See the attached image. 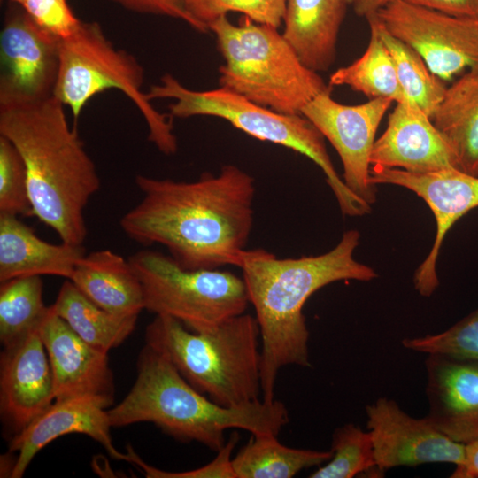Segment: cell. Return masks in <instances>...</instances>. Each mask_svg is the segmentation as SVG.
Returning a JSON list of instances; mask_svg holds the SVG:
<instances>
[{
  "mask_svg": "<svg viewBox=\"0 0 478 478\" xmlns=\"http://www.w3.org/2000/svg\"><path fill=\"white\" fill-rule=\"evenodd\" d=\"M393 0H355V12L361 17L367 18L370 15L376 13L381 8Z\"/></svg>",
  "mask_w": 478,
  "mask_h": 478,
  "instance_id": "74e56055",
  "label": "cell"
},
{
  "mask_svg": "<svg viewBox=\"0 0 478 478\" xmlns=\"http://www.w3.org/2000/svg\"><path fill=\"white\" fill-rule=\"evenodd\" d=\"M10 3L0 33V106L53 96L59 66L60 40Z\"/></svg>",
  "mask_w": 478,
  "mask_h": 478,
  "instance_id": "8fae6325",
  "label": "cell"
},
{
  "mask_svg": "<svg viewBox=\"0 0 478 478\" xmlns=\"http://www.w3.org/2000/svg\"><path fill=\"white\" fill-rule=\"evenodd\" d=\"M367 429L371 435L380 473L399 466L464 460L465 444L437 429L427 417L414 418L397 402L380 397L366 405Z\"/></svg>",
  "mask_w": 478,
  "mask_h": 478,
  "instance_id": "4fadbf2b",
  "label": "cell"
},
{
  "mask_svg": "<svg viewBox=\"0 0 478 478\" xmlns=\"http://www.w3.org/2000/svg\"><path fill=\"white\" fill-rule=\"evenodd\" d=\"M99 307L120 316H138L144 309L142 283L130 265L111 250L85 254L69 279Z\"/></svg>",
  "mask_w": 478,
  "mask_h": 478,
  "instance_id": "7402d4cb",
  "label": "cell"
},
{
  "mask_svg": "<svg viewBox=\"0 0 478 478\" xmlns=\"http://www.w3.org/2000/svg\"><path fill=\"white\" fill-rule=\"evenodd\" d=\"M128 261L143 290L144 309L172 317L194 332H206L243 314L250 304L243 277L216 269L187 270L169 255L136 251Z\"/></svg>",
  "mask_w": 478,
  "mask_h": 478,
  "instance_id": "9c48e42d",
  "label": "cell"
},
{
  "mask_svg": "<svg viewBox=\"0 0 478 478\" xmlns=\"http://www.w3.org/2000/svg\"><path fill=\"white\" fill-rule=\"evenodd\" d=\"M330 451L331 459L311 478H352L371 469L378 470L371 435L355 424H344L334 431Z\"/></svg>",
  "mask_w": 478,
  "mask_h": 478,
  "instance_id": "f1b7e54d",
  "label": "cell"
},
{
  "mask_svg": "<svg viewBox=\"0 0 478 478\" xmlns=\"http://www.w3.org/2000/svg\"><path fill=\"white\" fill-rule=\"evenodd\" d=\"M260 330L256 317L243 313L206 332L156 315L145 329V343L164 355L197 390L223 406L259 400Z\"/></svg>",
  "mask_w": 478,
  "mask_h": 478,
  "instance_id": "5b68a950",
  "label": "cell"
},
{
  "mask_svg": "<svg viewBox=\"0 0 478 478\" xmlns=\"http://www.w3.org/2000/svg\"><path fill=\"white\" fill-rule=\"evenodd\" d=\"M346 4L342 0H286L283 36L315 72L334 63Z\"/></svg>",
  "mask_w": 478,
  "mask_h": 478,
  "instance_id": "44dd1931",
  "label": "cell"
},
{
  "mask_svg": "<svg viewBox=\"0 0 478 478\" xmlns=\"http://www.w3.org/2000/svg\"><path fill=\"white\" fill-rule=\"evenodd\" d=\"M190 15L208 25L227 12H241L252 21L276 28L283 23L286 0H184Z\"/></svg>",
  "mask_w": 478,
  "mask_h": 478,
  "instance_id": "f546056e",
  "label": "cell"
},
{
  "mask_svg": "<svg viewBox=\"0 0 478 478\" xmlns=\"http://www.w3.org/2000/svg\"><path fill=\"white\" fill-rule=\"evenodd\" d=\"M144 69L130 52L116 48L96 21H81L59 41L58 74L53 96L77 119L87 103L108 89L123 93L142 114L148 139L165 155L177 151L171 120L143 91Z\"/></svg>",
  "mask_w": 478,
  "mask_h": 478,
  "instance_id": "ba28073f",
  "label": "cell"
},
{
  "mask_svg": "<svg viewBox=\"0 0 478 478\" xmlns=\"http://www.w3.org/2000/svg\"><path fill=\"white\" fill-rule=\"evenodd\" d=\"M370 164L414 173L458 169L451 149L431 118L408 97L397 103L389 114L386 129L374 143Z\"/></svg>",
  "mask_w": 478,
  "mask_h": 478,
  "instance_id": "ac0fdd59",
  "label": "cell"
},
{
  "mask_svg": "<svg viewBox=\"0 0 478 478\" xmlns=\"http://www.w3.org/2000/svg\"><path fill=\"white\" fill-rule=\"evenodd\" d=\"M39 333L51 366L55 401L92 396L112 403L114 383L108 352L81 339L51 306Z\"/></svg>",
  "mask_w": 478,
  "mask_h": 478,
  "instance_id": "2e32d148",
  "label": "cell"
},
{
  "mask_svg": "<svg viewBox=\"0 0 478 478\" xmlns=\"http://www.w3.org/2000/svg\"><path fill=\"white\" fill-rule=\"evenodd\" d=\"M105 398L81 396L56 400L9 443L10 452L18 451L12 478L23 476L35 456L50 442L68 434H84L99 443L116 460L127 461V453L118 451L111 436Z\"/></svg>",
  "mask_w": 478,
  "mask_h": 478,
  "instance_id": "e0dca14e",
  "label": "cell"
},
{
  "mask_svg": "<svg viewBox=\"0 0 478 478\" xmlns=\"http://www.w3.org/2000/svg\"><path fill=\"white\" fill-rule=\"evenodd\" d=\"M7 1L12 2V3H18V2L20 1V0H7Z\"/></svg>",
  "mask_w": 478,
  "mask_h": 478,
  "instance_id": "ab89813d",
  "label": "cell"
},
{
  "mask_svg": "<svg viewBox=\"0 0 478 478\" xmlns=\"http://www.w3.org/2000/svg\"><path fill=\"white\" fill-rule=\"evenodd\" d=\"M359 236L357 230H348L331 251L317 256L278 258L263 249L243 252L238 267L260 330L263 401L274 400L276 377L282 367L311 366L309 330L303 313L307 299L335 281L377 277L372 267L353 257Z\"/></svg>",
  "mask_w": 478,
  "mask_h": 478,
  "instance_id": "7a4b0ae2",
  "label": "cell"
},
{
  "mask_svg": "<svg viewBox=\"0 0 478 478\" xmlns=\"http://www.w3.org/2000/svg\"><path fill=\"white\" fill-rule=\"evenodd\" d=\"M225 63L219 84L285 114H301L315 96L331 87L307 67L278 28L247 17L235 25L227 15L208 25Z\"/></svg>",
  "mask_w": 478,
  "mask_h": 478,
  "instance_id": "8992f818",
  "label": "cell"
},
{
  "mask_svg": "<svg viewBox=\"0 0 478 478\" xmlns=\"http://www.w3.org/2000/svg\"><path fill=\"white\" fill-rule=\"evenodd\" d=\"M274 435H252L232 459L236 478H291L309 467L328 462L331 451L296 449L281 443Z\"/></svg>",
  "mask_w": 478,
  "mask_h": 478,
  "instance_id": "d4e9b609",
  "label": "cell"
},
{
  "mask_svg": "<svg viewBox=\"0 0 478 478\" xmlns=\"http://www.w3.org/2000/svg\"><path fill=\"white\" fill-rule=\"evenodd\" d=\"M0 135L24 160L34 216L62 242L82 245L88 233L84 210L100 178L65 106L54 96L1 105Z\"/></svg>",
  "mask_w": 478,
  "mask_h": 478,
  "instance_id": "3957f363",
  "label": "cell"
},
{
  "mask_svg": "<svg viewBox=\"0 0 478 478\" xmlns=\"http://www.w3.org/2000/svg\"><path fill=\"white\" fill-rule=\"evenodd\" d=\"M375 15L442 81L478 66V19L451 16L405 0L391 1Z\"/></svg>",
  "mask_w": 478,
  "mask_h": 478,
  "instance_id": "30bf717a",
  "label": "cell"
},
{
  "mask_svg": "<svg viewBox=\"0 0 478 478\" xmlns=\"http://www.w3.org/2000/svg\"><path fill=\"white\" fill-rule=\"evenodd\" d=\"M50 306L81 339L105 352L118 347L132 334L138 319L99 307L70 280L62 284Z\"/></svg>",
  "mask_w": 478,
  "mask_h": 478,
  "instance_id": "cb8c5ba5",
  "label": "cell"
},
{
  "mask_svg": "<svg viewBox=\"0 0 478 478\" xmlns=\"http://www.w3.org/2000/svg\"><path fill=\"white\" fill-rule=\"evenodd\" d=\"M108 414L112 427L151 422L178 440L198 442L215 451L225 444L227 429L278 436L289 420L285 405L275 399L231 407L213 402L146 343L138 356L134 385Z\"/></svg>",
  "mask_w": 478,
  "mask_h": 478,
  "instance_id": "277c9868",
  "label": "cell"
},
{
  "mask_svg": "<svg viewBox=\"0 0 478 478\" xmlns=\"http://www.w3.org/2000/svg\"><path fill=\"white\" fill-rule=\"evenodd\" d=\"M0 341L11 347L39 328L48 312L41 276L19 277L0 282Z\"/></svg>",
  "mask_w": 478,
  "mask_h": 478,
  "instance_id": "4316f807",
  "label": "cell"
},
{
  "mask_svg": "<svg viewBox=\"0 0 478 478\" xmlns=\"http://www.w3.org/2000/svg\"><path fill=\"white\" fill-rule=\"evenodd\" d=\"M85 254L83 244L48 243L18 216L0 214V282L42 275L69 280Z\"/></svg>",
  "mask_w": 478,
  "mask_h": 478,
  "instance_id": "ffe728a7",
  "label": "cell"
},
{
  "mask_svg": "<svg viewBox=\"0 0 478 478\" xmlns=\"http://www.w3.org/2000/svg\"><path fill=\"white\" fill-rule=\"evenodd\" d=\"M146 92L148 98L173 99L170 115L187 119L212 116L228 121L245 134L264 142L290 149L316 164L326 176L344 215L361 216L371 207L354 195L336 173L328 153L324 137L302 114H285L256 104L243 96L220 87L193 90L170 73Z\"/></svg>",
  "mask_w": 478,
  "mask_h": 478,
  "instance_id": "52a82bcc",
  "label": "cell"
},
{
  "mask_svg": "<svg viewBox=\"0 0 478 478\" xmlns=\"http://www.w3.org/2000/svg\"><path fill=\"white\" fill-rule=\"evenodd\" d=\"M124 9L142 14L166 16L184 21L200 33L207 27L195 19L188 12L184 0H108Z\"/></svg>",
  "mask_w": 478,
  "mask_h": 478,
  "instance_id": "e575fe53",
  "label": "cell"
},
{
  "mask_svg": "<svg viewBox=\"0 0 478 478\" xmlns=\"http://www.w3.org/2000/svg\"><path fill=\"white\" fill-rule=\"evenodd\" d=\"M431 120L451 149L458 169L478 176V66L446 88Z\"/></svg>",
  "mask_w": 478,
  "mask_h": 478,
  "instance_id": "603a6c76",
  "label": "cell"
},
{
  "mask_svg": "<svg viewBox=\"0 0 478 478\" xmlns=\"http://www.w3.org/2000/svg\"><path fill=\"white\" fill-rule=\"evenodd\" d=\"M0 214L34 215L27 168L13 143L0 135Z\"/></svg>",
  "mask_w": 478,
  "mask_h": 478,
  "instance_id": "1f68e13d",
  "label": "cell"
},
{
  "mask_svg": "<svg viewBox=\"0 0 478 478\" xmlns=\"http://www.w3.org/2000/svg\"><path fill=\"white\" fill-rule=\"evenodd\" d=\"M54 401L51 366L38 328L1 353V417L14 436Z\"/></svg>",
  "mask_w": 478,
  "mask_h": 478,
  "instance_id": "9a60e30c",
  "label": "cell"
},
{
  "mask_svg": "<svg viewBox=\"0 0 478 478\" xmlns=\"http://www.w3.org/2000/svg\"><path fill=\"white\" fill-rule=\"evenodd\" d=\"M238 441L239 434L234 432L213 460L202 467L183 472H168L151 466L131 446L127 448L126 453L127 461L138 466L148 478H236L231 456Z\"/></svg>",
  "mask_w": 478,
  "mask_h": 478,
  "instance_id": "d6a6232c",
  "label": "cell"
},
{
  "mask_svg": "<svg viewBox=\"0 0 478 478\" xmlns=\"http://www.w3.org/2000/svg\"><path fill=\"white\" fill-rule=\"evenodd\" d=\"M452 478H478V439L465 443L463 462L455 466Z\"/></svg>",
  "mask_w": 478,
  "mask_h": 478,
  "instance_id": "8d00e7d4",
  "label": "cell"
},
{
  "mask_svg": "<svg viewBox=\"0 0 478 478\" xmlns=\"http://www.w3.org/2000/svg\"><path fill=\"white\" fill-rule=\"evenodd\" d=\"M368 45L358 59L335 70L329 77L328 85L348 86L361 92L370 99L385 97L398 103L407 98L398 77L392 57L378 35L375 27L369 23Z\"/></svg>",
  "mask_w": 478,
  "mask_h": 478,
  "instance_id": "484cf974",
  "label": "cell"
},
{
  "mask_svg": "<svg viewBox=\"0 0 478 478\" xmlns=\"http://www.w3.org/2000/svg\"><path fill=\"white\" fill-rule=\"evenodd\" d=\"M346 4H353L355 0H342Z\"/></svg>",
  "mask_w": 478,
  "mask_h": 478,
  "instance_id": "f35d334b",
  "label": "cell"
},
{
  "mask_svg": "<svg viewBox=\"0 0 478 478\" xmlns=\"http://www.w3.org/2000/svg\"><path fill=\"white\" fill-rule=\"evenodd\" d=\"M411 4L462 18L478 19V0H405Z\"/></svg>",
  "mask_w": 478,
  "mask_h": 478,
  "instance_id": "d590c367",
  "label": "cell"
},
{
  "mask_svg": "<svg viewBox=\"0 0 478 478\" xmlns=\"http://www.w3.org/2000/svg\"><path fill=\"white\" fill-rule=\"evenodd\" d=\"M393 102L378 97L347 105L336 102L331 91H326L311 100L301 112L338 153L345 185L370 205L376 200L375 186L369 181L370 156L378 127Z\"/></svg>",
  "mask_w": 478,
  "mask_h": 478,
  "instance_id": "7c38bea8",
  "label": "cell"
},
{
  "mask_svg": "<svg viewBox=\"0 0 478 478\" xmlns=\"http://www.w3.org/2000/svg\"><path fill=\"white\" fill-rule=\"evenodd\" d=\"M366 19L375 27L389 51L405 94L432 118L446 90L441 79L429 70L415 50L393 36L375 13Z\"/></svg>",
  "mask_w": 478,
  "mask_h": 478,
  "instance_id": "83f0119b",
  "label": "cell"
},
{
  "mask_svg": "<svg viewBox=\"0 0 478 478\" xmlns=\"http://www.w3.org/2000/svg\"><path fill=\"white\" fill-rule=\"evenodd\" d=\"M369 181L374 186L393 184L413 191L434 213L436 234L433 247L413 277L416 290L421 296H431L439 284L436 266L444 236L459 218L478 206V176L455 168L414 173L371 166Z\"/></svg>",
  "mask_w": 478,
  "mask_h": 478,
  "instance_id": "5bb4252c",
  "label": "cell"
},
{
  "mask_svg": "<svg viewBox=\"0 0 478 478\" xmlns=\"http://www.w3.org/2000/svg\"><path fill=\"white\" fill-rule=\"evenodd\" d=\"M428 420L451 439H478V360L428 354Z\"/></svg>",
  "mask_w": 478,
  "mask_h": 478,
  "instance_id": "d6986e66",
  "label": "cell"
},
{
  "mask_svg": "<svg viewBox=\"0 0 478 478\" xmlns=\"http://www.w3.org/2000/svg\"><path fill=\"white\" fill-rule=\"evenodd\" d=\"M139 203L120 225L132 241L160 244L187 270L239 266L254 220V178L235 165L192 181L137 174Z\"/></svg>",
  "mask_w": 478,
  "mask_h": 478,
  "instance_id": "6da1fadb",
  "label": "cell"
},
{
  "mask_svg": "<svg viewBox=\"0 0 478 478\" xmlns=\"http://www.w3.org/2000/svg\"><path fill=\"white\" fill-rule=\"evenodd\" d=\"M402 344L417 352L478 360V310L443 332L404 338Z\"/></svg>",
  "mask_w": 478,
  "mask_h": 478,
  "instance_id": "4dcf8cb0",
  "label": "cell"
},
{
  "mask_svg": "<svg viewBox=\"0 0 478 478\" xmlns=\"http://www.w3.org/2000/svg\"><path fill=\"white\" fill-rule=\"evenodd\" d=\"M17 4L40 28L58 40L73 34L81 22L66 0H20Z\"/></svg>",
  "mask_w": 478,
  "mask_h": 478,
  "instance_id": "836d02e7",
  "label": "cell"
}]
</instances>
